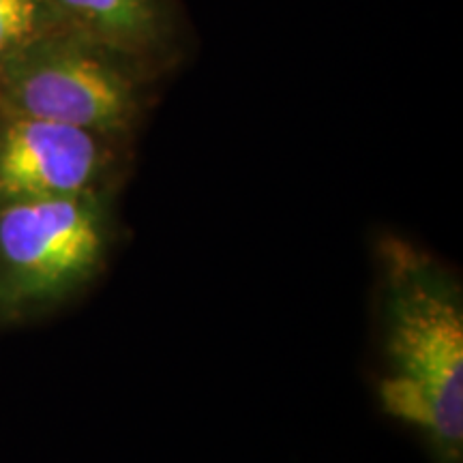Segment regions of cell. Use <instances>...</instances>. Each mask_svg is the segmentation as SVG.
<instances>
[{
    "label": "cell",
    "mask_w": 463,
    "mask_h": 463,
    "mask_svg": "<svg viewBox=\"0 0 463 463\" xmlns=\"http://www.w3.org/2000/svg\"><path fill=\"white\" fill-rule=\"evenodd\" d=\"M384 412L430 439L444 463L463 453V297L455 277L412 242H380Z\"/></svg>",
    "instance_id": "cell-1"
},
{
    "label": "cell",
    "mask_w": 463,
    "mask_h": 463,
    "mask_svg": "<svg viewBox=\"0 0 463 463\" xmlns=\"http://www.w3.org/2000/svg\"><path fill=\"white\" fill-rule=\"evenodd\" d=\"M142 106L136 65L75 31L0 62V114L129 137Z\"/></svg>",
    "instance_id": "cell-2"
},
{
    "label": "cell",
    "mask_w": 463,
    "mask_h": 463,
    "mask_svg": "<svg viewBox=\"0 0 463 463\" xmlns=\"http://www.w3.org/2000/svg\"><path fill=\"white\" fill-rule=\"evenodd\" d=\"M112 245L109 191L0 206V309L26 314L92 281Z\"/></svg>",
    "instance_id": "cell-3"
},
{
    "label": "cell",
    "mask_w": 463,
    "mask_h": 463,
    "mask_svg": "<svg viewBox=\"0 0 463 463\" xmlns=\"http://www.w3.org/2000/svg\"><path fill=\"white\" fill-rule=\"evenodd\" d=\"M120 137L0 114V206L109 191Z\"/></svg>",
    "instance_id": "cell-4"
},
{
    "label": "cell",
    "mask_w": 463,
    "mask_h": 463,
    "mask_svg": "<svg viewBox=\"0 0 463 463\" xmlns=\"http://www.w3.org/2000/svg\"><path fill=\"white\" fill-rule=\"evenodd\" d=\"M69 28L137 65L164 43L161 0H52Z\"/></svg>",
    "instance_id": "cell-5"
},
{
    "label": "cell",
    "mask_w": 463,
    "mask_h": 463,
    "mask_svg": "<svg viewBox=\"0 0 463 463\" xmlns=\"http://www.w3.org/2000/svg\"><path fill=\"white\" fill-rule=\"evenodd\" d=\"M65 31L71 28L52 0H0V62Z\"/></svg>",
    "instance_id": "cell-6"
}]
</instances>
